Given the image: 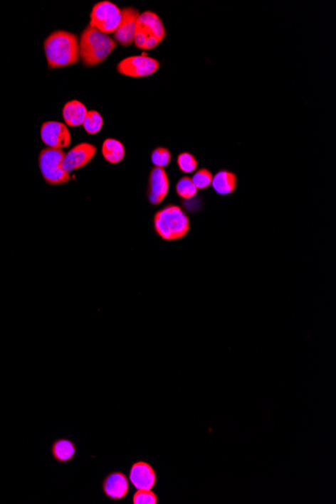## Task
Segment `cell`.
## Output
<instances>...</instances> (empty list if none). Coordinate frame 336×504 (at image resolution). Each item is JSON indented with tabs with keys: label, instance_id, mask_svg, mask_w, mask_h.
I'll use <instances>...</instances> for the list:
<instances>
[{
	"label": "cell",
	"instance_id": "6da1fadb",
	"mask_svg": "<svg viewBox=\"0 0 336 504\" xmlns=\"http://www.w3.org/2000/svg\"><path fill=\"white\" fill-rule=\"evenodd\" d=\"M48 69H61L80 62L79 38L67 31H55L43 41Z\"/></svg>",
	"mask_w": 336,
	"mask_h": 504
},
{
	"label": "cell",
	"instance_id": "7a4b0ae2",
	"mask_svg": "<svg viewBox=\"0 0 336 504\" xmlns=\"http://www.w3.org/2000/svg\"><path fill=\"white\" fill-rule=\"evenodd\" d=\"M117 45L110 36L87 26L79 38L80 60L86 68L96 67L107 60Z\"/></svg>",
	"mask_w": 336,
	"mask_h": 504
},
{
	"label": "cell",
	"instance_id": "3957f363",
	"mask_svg": "<svg viewBox=\"0 0 336 504\" xmlns=\"http://www.w3.org/2000/svg\"><path fill=\"white\" fill-rule=\"evenodd\" d=\"M153 227L164 241H179L191 231V219L182 207L169 203L157 210L153 218Z\"/></svg>",
	"mask_w": 336,
	"mask_h": 504
},
{
	"label": "cell",
	"instance_id": "277c9868",
	"mask_svg": "<svg viewBox=\"0 0 336 504\" xmlns=\"http://www.w3.org/2000/svg\"><path fill=\"white\" fill-rule=\"evenodd\" d=\"M167 30L157 12L146 11L138 18L134 45L143 50L157 48L167 38Z\"/></svg>",
	"mask_w": 336,
	"mask_h": 504
},
{
	"label": "cell",
	"instance_id": "5b68a950",
	"mask_svg": "<svg viewBox=\"0 0 336 504\" xmlns=\"http://www.w3.org/2000/svg\"><path fill=\"white\" fill-rule=\"evenodd\" d=\"M64 150L43 149L38 154V168L43 181L48 186H60L70 183V173L64 168L63 161L65 157Z\"/></svg>",
	"mask_w": 336,
	"mask_h": 504
},
{
	"label": "cell",
	"instance_id": "8992f818",
	"mask_svg": "<svg viewBox=\"0 0 336 504\" xmlns=\"http://www.w3.org/2000/svg\"><path fill=\"white\" fill-rule=\"evenodd\" d=\"M121 18V9L118 6L109 0H102L92 9L89 26L105 35H114Z\"/></svg>",
	"mask_w": 336,
	"mask_h": 504
},
{
	"label": "cell",
	"instance_id": "52a82bcc",
	"mask_svg": "<svg viewBox=\"0 0 336 504\" xmlns=\"http://www.w3.org/2000/svg\"><path fill=\"white\" fill-rule=\"evenodd\" d=\"M159 69L160 63L154 58L149 57L147 53L125 58L117 65L119 74L130 77H150Z\"/></svg>",
	"mask_w": 336,
	"mask_h": 504
},
{
	"label": "cell",
	"instance_id": "ba28073f",
	"mask_svg": "<svg viewBox=\"0 0 336 504\" xmlns=\"http://www.w3.org/2000/svg\"><path fill=\"white\" fill-rule=\"evenodd\" d=\"M41 139L48 149H67L72 142L68 126L58 121H46L41 124Z\"/></svg>",
	"mask_w": 336,
	"mask_h": 504
},
{
	"label": "cell",
	"instance_id": "9c48e42d",
	"mask_svg": "<svg viewBox=\"0 0 336 504\" xmlns=\"http://www.w3.org/2000/svg\"><path fill=\"white\" fill-rule=\"evenodd\" d=\"M169 188L167 171L162 167H153L148 176L147 198L150 205H160L167 198Z\"/></svg>",
	"mask_w": 336,
	"mask_h": 504
},
{
	"label": "cell",
	"instance_id": "30bf717a",
	"mask_svg": "<svg viewBox=\"0 0 336 504\" xmlns=\"http://www.w3.org/2000/svg\"><path fill=\"white\" fill-rule=\"evenodd\" d=\"M121 23L114 33V41L123 47H129V45H133L136 26H137L140 12L133 6L124 7L121 9Z\"/></svg>",
	"mask_w": 336,
	"mask_h": 504
},
{
	"label": "cell",
	"instance_id": "8fae6325",
	"mask_svg": "<svg viewBox=\"0 0 336 504\" xmlns=\"http://www.w3.org/2000/svg\"><path fill=\"white\" fill-rule=\"evenodd\" d=\"M97 154V147L88 142L79 143L65 154L63 166L68 172L88 166Z\"/></svg>",
	"mask_w": 336,
	"mask_h": 504
},
{
	"label": "cell",
	"instance_id": "7c38bea8",
	"mask_svg": "<svg viewBox=\"0 0 336 504\" xmlns=\"http://www.w3.org/2000/svg\"><path fill=\"white\" fill-rule=\"evenodd\" d=\"M129 481L137 490L152 489L157 484V472L149 463L137 461L131 466Z\"/></svg>",
	"mask_w": 336,
	"mask_h": 504
},
{
	"label": "cell",
	"instance_id": "4fadbf2b",
	"mask_svg": "<svg viewBox=\"0 0 336 504\" xmlns=\"http://www.w3.org/2000/svg\"><path fill=\"white\" fill-rule=\"evenodd\" d=\"M102 490L111 500H122L129 493L127 476L120 471L112 472L105 477L102 483Z\"/></svg>",
	"mask_w": 336,
	"mask_h": 504
},
{
	"label": "cell",
	"instance_id": "5bb4252c",
	"mask_svg": "<svg viewBox=\"0 0 336 504\" xmlns=\"http://www.w3.org/2000/svg\"><path fill=\"white\" fill-rule=\"evenodd\" d=\"M238 176L228 169H221L214 176L211 188L220 195H232L237 190Z\"/></svg>",
	"mask_w": 336,
	"mask_h": 504
},
{
	"label": "cell",
	"instance_id": "9a60e30c",
	"mask_svg": "<svg viewBox=\"0 0 336 504\" xmlns=\"http://www.w3.org/2000/svg\"><path fill=\"white\" fill-rule=\"evenodd\" d=\"M87 113L88 109L81 101L70 100L65 104L62 115L65 125L70 127H79L84 123Z\"/></svg>",
	"mask_w": 336,
	"mask_h": 504
},
{
	"label": "cell",
	"instance_id": "2e32d148",
	"mask_svg": "<svg viewBox=\"0 0 336 504\" xmlns=\"http://www.w3.org/2000/svg\"><path fill=\"white\" fill-rule=\"evenodd\" d=\"M102 155L105 161L110 164H118L124 161L126 155L125 146L116 138H107L102 143Z\"/></svg>",
	"mask_w": 336,
	"mask_h": 504
},
{
	"label": "cell",
	"instance_id": "e0dca14e",
	"mask_svg": "<svg viewBox=\"0 0 336 504\" xmlns=\"http://www.w3.org/2000/svg\"><path fill=\"white\" fill-rule=\"evenodd\" d=\"M52 456L56 461L69 463L74 459L77 453V446L73 441L61 438L56 440L52 445Z\"/></svg>",
	"mask_w": 336,
	"mask_h": 504
},
{
	"label": "cell",
	"instance_id": "ac0fdd59",
	"mask_svg": "<svg viewBox=\"0 0 336 504\" xmlns=\"http://www.w3.org/2000/svg\"><path fill=\"white\" fill-rule=\"evenodd\" d=\"M104 125V119L101 114L96 110L88 111L86 118H85L83 127L90 135L98 134Z\"/></svg>",
	"mask_w": 336,
	"mask_h": 504
},
{
	"label": "cell",
	"instance_id": "d6986e66",
	"mask_svg": "<svg viewBox=\"0 0 336 504\" xmlns=\"http://www.w3.org/2000/svg\"><path fill=\"white\" fill-rule=\"evenodd\" d=\"M175 191L182 200H191L196 198L197 188L189 176H182L175 186Z\"/></svg>",
	"mask_w": 336,
	"mask_h": 504
},
{
	"label": "cell",
	"instance_id": "ffe728a7",
	"mask_svg": "<svg viewBox=\"0 0 336 504\" xmlns=\"http://www.w3.org/2000/svg\"><path fill=\"white\" fill-rule=\"evenodd\" d=\"M177 163L179 171L184 172V174L194 173L199 167L196 157L191 152L187 151L182 152L177 155Z\"/></svg>",
	"mask_w": 336,
	"mask_h": 504
},
{
	"label": "cell",
	"instance_id": "44dd1931",
	"mask_svg": "<svg viewBox=\"0 0 336 504\" xmlns=\"http://www.w3.org/2000/svg\"><path fill=\"white\" fill-rule=\"evenodd\" d=\"M150 159L155 167L164 168V167L170 166V163H172V154L167 147L159 146L151 152Z\"/></svg>",
	"mask_w": 336,
	"mask_h": 504
},
{
	"label": "cell",
	"instance_id": "7402d4cb",
	"mask_svg": "<svg viewBox=\"0 0 336 504\" xmlns=\"http://www.w3.org/2000/svg\"><path fill=\"white\" fill-rule=\"evenodd\" d=\"M213 172L206 167H201L199 171L194 172V176L191 178L192 183L197 188V191H204L211 186L213 181Z\"/></svg>",
	"mask_w": 336,
	"mask_h": 504
},
{
	"label": "cell",
	"instance_id": "603a6c76",
	"mask_svg": "<svg viewBox=\"0 0 336 504\" xmlns=\"http://www.w3.org/2000/svg\"><path fill=\"white\" fill-rule=\"evenodd\" d=\"M132 501L134 504H157L158 498L152 489H140L134 493Z\"/></svg>",
	"mask_w": 336,
	"mask_h": 504
}]
</instances>
